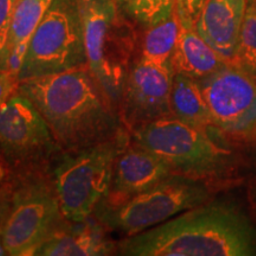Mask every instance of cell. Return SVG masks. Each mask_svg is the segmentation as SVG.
<instances>
[{"instance_id": "6da1fadb", "label": "cell", "mask_w": 256, "mask_h": 256, "mask_svg": "<svg viewBox=\"0 0 256 256\" xmlns=\"http://www.w3.org/2000/svg\"><path fill=\"white\" fill-rule=\"evenodd\" d=\"M18 92L34 104L62 151L106 142L126 130L119 110L88 64L20 81Z\"/></svg>"}, {"instance_id": "7a4b0ae2", "label": "cell", "mask_w": 256, "mask_h": 256, "mask_svg": "<svg viewBox=\"0 0 256 256\" xmlns=\"http://www.w3.org/2000/svg\"><path fill=\"white\" fill-rule=\"evenodd\" d=\"M118 254L130 256H254L256 229L232 204H202L154 228L126 238Z\"/></svg>"}, {"instance_id": "3957f363", "label": "cell", "mask_w": 256, "mask_h": 256, "mask_svg": "<svg viewBox=\"0 0 256 256\" xmlns=\"http://www.w3.org/2000/svg\"><path fill=\"white\" fill-rule=\"evenodd\" d=\"M88 66L119 110L140 46L138 25L115 0H78Z\"/></svg>"}, {"instance_id": "277c9868", "label": "cell", "mask_w": 256, "mask_h": 256, "mask_svg": "<svg viewBox=\"0 0 256 256\" xmlns=\"http://www.w3.org/2000/svg\"><path fill=\"white\" fill-rule=\"evenodd\" d=\"M130 142V133L126 130L106 142L63 151L57 156L50 172L66 220L81 222L94 215L110 194L115 162Z\"/></svg>"}, {"instance_id": "5b68a950", "label": "cell", "mask_w": 256, "mask_h": 256, "mask_svg": "<svg viewBox=\"0 0 256 256\" xmlns=\"http://www.w3.org/2000/svg\"><path fill=\"white\" fill-rule=\"evenodd\" d=\"M210 191L203 179L176 174L124 200H104L94 215L110 232L130 238L206 204Z\"/></svg>"}, {"instance_id": "8992f818", "label": "cell", "mask_w": 256, "mask_h": 256, "mask_svg": "<svg viewBox=\"0 0 256 256\" xmlns=\"http://www.w3.org/2000/svg\"><path fill=\"white\" fill-rule=\"evenodd\" d=\"M11 177L14 196L2 230V243L10 256L36 255L68 220L50 171Z\"/></svg>"}, {"instance_id": "52a82bcc", "label": "cell", "mask_w": 256, "mask_h": 256, "mask_svg": "<svg viewBox=\"0 0 256 256\" xmlns=\"http://www.w3.org/2000/svg\"><path fill=\"white\" fill-rule=\"evenodd\" d=\"M87 64L78 0H52L28 43L18 72L19 82Z\"/></svg>"}, {"instance_id": "ba28073f", "label": "cell", "mask_w": 256, "mask_h": 256, "mask_svg": "<svg viewBox=\"0 0 256 256\" xmlns=\"http://www.w3.org/2000/svg\"><path fill=\"white\" fill-rule=\"evenodd\" d=\"M133 142L164 159L176 174L203 179L226 168L229 152L206 130L182 122L174 116L162 118L130 132Z\"/></svg>"}, {"instance_id": "9c48e42d", "label": "cell", "mask_w": 256, "mask_h": 256, "mask_svg": "<svg viewBox=\"0 0 256 256\" xmlns=\"http://www.w3.org/2000/svg\"><path fill=\"white\" fill-rule=\"evenodd\" d=\"M62 152L34 104L16 92L0 110V156L8 174L50 171Z\"/></svg>"}, {"instance_id": "30bf717a", "label": "cell", "mask_w": 256, "mask_h": 256, "mask_svg": "<svg viewBox=\"0 0 256 256\" xmlns=\"http://www.w3.org/2000/svg\"><path fill=\"white\" fill-rule=\"evenodd\" d=\"M198 83L215 126L232 136H256V81L250 75L226 64Z\"/></svg>"}, {"instance_id": "8fae6325", "label": "cell", "mask_w": 256, "mask_h": 256, "mask_svg": "<svg viewBox=\"0 0 256 256\" xmlns=\"http://www.w3.org/2000/svg\"><path fill=\"white\" fill-rule=\"evenodd\" d=\"M174 69L136 57L124 84L119 113L128 132L171 116Z\"/></svg>"}, {"instance_id": "7c38bea8", "label": "cell", "mask_w": 256, "mask_h": 256, "mask_svg": "<svg viewBox=\"0 0 256 256\" xmlns=\"http://www.w3.org/2000/svg\"><path fill=\"white\" fill-rule=\"evenodd\" d=\"M174 174V168L164 159L130 139L115 162L112 188L104 200H124L156 186Z\"/></svg>"}, {"instance_id": "4fadbf2b", "label": "cell", "mask_w": 256, "mask_h": 256, "mask_svg": "<svg viewBox=\"0 0 256 256\" xmlns=\"http://www.w3.org/2000/svg\"><path fill=\"white\" fill-rule=\"evenodd\" d=\"M247 0H208L194 30L226 63L238 50Z\"/></svg>"}, {"instance_id": "5bb4252c", "label": "cell", "mask_w": 256, "mask_h": 256, "mask_svg": "<svg viewBox=\"0 0 256 256\" xmlns=\"http://www.w3.org/2000/svg\"><path fill=\"white\" fill-rule=\"evenodd\" d=\"M110 230L95 216L81 220H68L52 238L38 249L36 256H104L114 255L118 244Z\"/></svg>"}, {"instance_id": "9a60e30c", "label": "cell", "mask_w": 256, "mask_h": 256, "mask_svg": "<svg viewBox=\"0 0 256 256\" xmlns=\"http://www.w3.org/2000/svg\"><path fill=\"white\" fill-rule=\"evenodd\" d=\"M226 64L229 63L202 40L194 28L180 25L177 46L171 60L174 74H183L200 82Z\"/></svg>"}, {"instance_id": "2e32d148", "label": "cell", "mask_w": 256, "mask_h": 256, "mask_svg": "<svg viewBox=\"0 0 256 256\" xmlns=\"http://www.w3.org/2000/svg\"><path fill=\"white\" fill-rule=\"evenodd\" d=\"M52 0H18L10 28L6 55L10 69L18 74L30 43L42 18Z\"/></svg>"}, {"instance_id": "e0dca14e", "label": "cell", "mask_w": 256, "mask_h": 256, "mask_svg": "<svg viewBox=\"0 0 256 256\" xmlns=\"http://www.w3.org/2000/svg\"><path fill=\"white\" fill-rule=\"evenodd\" d=\"M171 113L182 122L206 132L211 126H215L200 83L183 74L174 75Z\"/></svg>"}, {"instance_id": "ac0fdd59", "label": "cell", "mask_w": 256, "mask_h": 256, "mask_svg": "<svg viewBox=\"0 0 256 256\" xmlns=\"http://www.w3.org/2000/svg\"><path fill=\"white\" fill-rule=\"evenodd\" d=\"M180 23L177 12L168 20L146 28L140 40V58L159 66L172 68L171 60L177 46Z\"/></svg>"}, {"instance_id": "d6986e66", "label": "cell", "mask_w": 256, "mask_h": 256, "mask_svg": "<svg viewBox=\"0 0 256 256\" xmlns=\"http://www.w3.org/2000/svg\"><path fill=\"white\" fill-rule=\"evenodd\" d=\"M121 11L144 28L168 20L176 14V0H115Z\"/></svg>"}, {"instance_id": "ffe728a7", "label": "cell", "mask_w": 256, "mask_h": 256, "mask_svg": "<svg viewBox=\"0 0 256 256\" xmlns=\"http://www.w3.org/2000/svg\"><path fill=\"white\" fill-rule=\"evenodd\" d=\"M256 81V0H247L234 63Z\"/></svg>"}, {"instance_id": "44dd1931", "label": "cell", "mask_w": 256, "mask_h": 256, "mask_svg": "<svg viewBox=\"0 0 256 256\" xmlns=\"http://www.w3.org/2000/svg\"><path fill=\"white\" fill-rule=\"evenodd\" d=\"M17 2L18 0H0V70L10 69L6 44Z\"/></svg>"}, {"instance_id": "7402d4cb", "label": "cell", "mask_w": 256, "mask_h": 256, "mask_svg": "<svg viewBox=\"0 0 256 256\" xmlns=\"http://www.w3.org/2000/svg\"><path fill=\"white\" fill-rule=\"evenodd\" d=\"M208 0H176V12L183 26L194 28Z\"/></svg>"}, {"instance_id": "603a6c76", "label": "cell", "mask_w": 256, "mask_h": 256, "mask_svg": "<svg viewBox=\"0 0 256 256\" xmlns=\"http://www.w3.org/2000/svg\"><path fill=\"white\" fill-rule=\"evenodd\" d=\"M14 196V179L11 176L0 178V235L8 220Z\"/></svg>"}, {"instance_id": "cb8c5ba5", "label": "cell", "mask_w": 256, "mask_h": 256, "mask_svg": "<svg viewBox=\"0 0 256 256\" xmlns=\"http://www.w3.org/2000/svg\"><path fill=\"white\" fill-rule=\"evenodd\" d=\"M18 74L14 70H0V110L18 92Z\"/></svg>"}, {"instance_id": "d4e9b609", "label": "cell", "mask_w": 256, "mask_h": 256, "mask_svg": "<svg viewBox=\"0 0 256 256\" xmlns=\"http://www.w3.org/2000/svg\"><path fill=\"white\" fill-rule=\"evenodd\" d=\"M8 168H6V165L4 162V160H2V156H0V178H4L6 176H8Z\"/></svg>"}, {"instance_id": "484cf974", "label": "cell", "mask_w": 256, "mask_h": 256, "mask_svg": "<svg viewBox=\"0 0 256 256\" xmlns=\"http://www.w3.org/2000/svg\"><path fill=\"white\" fill-rule=\"evenodd\" d=\"M5 255H8V250H6L4 243H2V235H0V256H5Z\"/></svg>"}]
</instances>
